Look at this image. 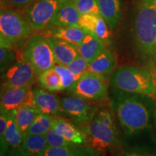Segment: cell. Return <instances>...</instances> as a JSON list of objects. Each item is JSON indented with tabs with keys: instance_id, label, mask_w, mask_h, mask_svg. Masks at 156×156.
Returning a JSON list of instances; mask_svg holds the SVG:
<instances>
[{
	"instance_id": "1",
	"label": "cell",
	"mask_w": 156,
	"mask_h": 156,
	"mask_svg": "<svg viewBox=\"0 0 156 156\" xmlns=\"http://www.w3.org/2000/svg\"><path fill=\"white\" fill-rule=\"evenodd\" d=\"M108 98L120 127L122 145L156 156L153 97L126 92L109 85Z\"/></svg>"
},
{
	"instance_id": "2",
	"label": "cell",
	"mask_w": 156,
	"mask_h": 156,
	"mask_svg": "<svg viewBox=\"0 0 156 156\" xmlns=\"http://www.w3.org/2000/svg\"><path fill=\"white\" fill-rule=\"evenodd\" d=\"M132 37L137 59L153 71L156 69V0H137Z\"/></svg>"
},
{
	"instance_id": "3",
	"label": "cell",
	"mask_w": 156,
	"mask_h": 156,
	"mask_svg": "<svg viewBox=\"0 0 156 156\" xmlns=\"http://www.w3.org/2000/svg\"><path fill=\"white\" fill-rule=\"evenodd\" d=\"M109 85L126 92L153 96L155 90L153 72L147 68L122 66L109 77Z\"/></svg>"
},
{
	"instance_id": "4",
	"label": "cell",
	"mask_w": 156,
	"mask_h": 156,
	"mask_svg": "<svg viewBox=\"0 0 156 156\" xmlns=\"http://www.w3.org/2000/svg\"><path fill=\"white\" fill-rule=\"evenodd\" d=\"M35 30L24 14L13 8H2L0 12V44L9 48L18 47Z\"/></svg>"
},
{
	"instance_id": "5",
	"label": "cell",
	"mask_w": 156,
	"mask_h": 156,
	"mask_svg": "<svg viewBox=\"0 0 156 156\" xmlns=\"http://www.w3.org/2000/svg\"><path fill=\"white\" fill-rule=\"evenodd\" d=\"M83 131L86 134L89 145L100 153L114 151L122 145L120 132L115 122H103L96 114L92 120L83 126Z\"/></svg>"
},
{
	"instance_id": "6",
	"label": "cell",
	"mask_w": 156,
	"mask_h": 156,
	"mask_svg": "<svg viewBox=\"0 0 156 156\" xmlns=\"http://www.w3.org/2000/svg\"><path fill=\"white\" fill-rule=\"evenodd\" d=\"M22 58L32 67L37 77L56 64L47 37L41 35H33L27 40L23 47Z\"/></svg>"
},
{
	"instance_id": "7",
	"label": "cell",
	"mask_w": 156,
	"mask_h": 156,
	"mask_svg": "<svg viewBox=\"0 0 156 156\" xmlns=\"http://www.w3.org/2000/svg\"><path fill=\"white\" fill-rule=\"evenodd\" d=\"M106 80L107 77L86 71L67 90V93L89 102L103 101L108 95Z\"/></svg>"
},
{
	"instance_id": "8",
	"label": "cell",
	"mask_w": 156,
	"mask_h": 156,
	"mask_svg": "<svg viewBox=\"0 0 156 156\" xmlns=\"http://www.w3.org/2000/svg\"><path fill=\"white\" fill-rule=\"evenodd\" d=\"M62 0H36L23 9L33 28L36 31L46 29L55 15Z\"/></svg>"
},
{
	"instance_id": "9",
	"label": "cell",
	"mask_w": 156,
	"mask_h": 156,
	"mask_svg": "<svg viewBox=\"0 0 156 156\" xmlns=\"http://www.w3.org/2000/svg\"><path fill=\"white\" fill-rule=\"evenodd\" d=\"M36 77L32 67L22 58L9 66L3 73L2 87H32Z\"/></svg>"
},
{
	"instance_id": "10",
	"label": "cell",
	"mask_w": 156,
	"mask_h": 156,
	"mask_svg": "<svg viewBox=\"0 0 156 156\" xmlns=\"http://www.w3.org/2000/svg\"><path fill=\"white\" fill-rule=\"evenodd\" d=\"M61 106L62 113L80 124L89 122L96 114L95 108L89 101L75 95L62 97Z\"/></svg>"
},
{
	"instance_id": "11",
	"label": "cell",
	"mask_w": 156,
	"mask_h": 156,
	"mask_svg": "<svg viewBox=\"0 0 156 156\" xmlns=\"http://www.w3.org/2000/svg\"><path fill=\"white\" fill-rule=\"evenodd\" d=\"M25 105L35 106L32 87L14 88L2 87L0 101L1 112L9 114Z\"/></svg>"
},
{
	"instance_id": "12",
	"label": "cell",
	"mask_w": 156,
	"mask_h": 156,
	"mask_svg": "<svg viewBox=\"0 0 156 156\" xmlns=\"http://www.w3.org/2000/svg\"><path fill=\"white\" fill-rule=\"evenodd\" d=\"M32 88L35 106L39 112L52 116L62 114L61 99L41 87L34 86Z\"/></svg>"
},
{
	"instance_id": "13",
	"label": "cell",
	"mask_w": 156,
	"mask_h": 156,
	"mask_svg": "<svg viewBox=\"0 0 156 156\" xmlns=\"http://www.w3.org/2000/svg\"><path fill=\"white\" fill-rule=\"evenodd\" d=\"M80 17L81 14L77 10L73 0H62L47 28L78 25Z\"/></svg>"
},
{
	"instance_id": "14",
	"label": "cell",
	"mask_w": 156,
	"mask_h": 156,
	"mask_svg": "<svg viewBox=\"0 0 156 156\" xmlns=\"http://www.w3.org/2000/svg\"><path fill=\"white\" fill-rule=\"evenodd\" d=\"M47 38L51 46L56 64L68 66L78 56L80 55L76 44L53 36H48Z\"/></svg>"
},
{
	"instance_id": "15",
	"label": "cell",
	"mask_w": 156,
	"mask_h": 156,
	"mask_svg": "<svg viewBox=\"0 0 156 156\" xmlns=\"http://www.w3.org/2000/svg\"><path fill=\"white\" fill-rule=\"evenodd\" d=\"M24 140V134L20 130L15 122L13 113H9L5 134L0 137L1 156H6L12 150L20 148Z\"/></svg>"
},
{
	"instance_id": "16",
	"label": "cell",
	"mask_w": 156,
	"mask_h": 156,
	"mask_svg": "<svg viewBox=\"0 0 156 156\" xmlns=\"http://www.w3.org/2000/svg\"><path fill=\"white\" fill-rule=\"evenodd\" d=\"M51 128L58 135L71 143L77 145H85L87 143V139L85 132L67 120L54 118Z\"/></svg>"
},
{
	"instance_id": "17",
	"label": "cell",
	"mask_w": 156,
	"mask_h": 156,
	"mask_svg": "<svg viewBox=\"0 0 156 156\" xmlns=\"http://www.w3.org/2000/svg\"><path fill=\"white\" fill-rule=\"evenodd\" d=\"M101 16L111 30H114L122 15V0H98Z\"/></svg>"
},
{
	"instance_id": "18",
	"label": "cell",
	"mask_w": 156,
	"mask_h": 156,
	"mask_svg": "<svg viewBox=\"0 0 156 156\" xmlns=\"http://www.w3.org/2000/svg\"><path fill=\"white\" fill-rule=\"evenodd\" d=\"M41 156H101V153L89 145L72 144L61 147L48 146Z\"/></svg>"
},
{
	"instance_id": "19",
	"label": "cell",
	"mask_w": 156,
	"mask_h": 156,
	"mask_svg": "<svg viewBox=\"0 0 156 156\" xmlns=\"http://www.w3.org/2000/svg\"><path fill=\"white\" fill-rule=\"evenodd\" d=\"M77 46L80 55L85 58L88 63L93 62L105 49L104 44L102 41L89 31L83 40Z\"/></svg>"
},
{
	"instance_id": "20",
	"label": "cell",
	"mask_w": 156,
	"mask_h": 156,
	"mask_svg": "<svg viewBox=\"0 0 156 156\" xmlns=\"http://www.w3.org/2000/svg\"><path fill=\"white\" fill-rule=\"evenodd\" d=\"M116 65V56L110 51L105 48L100 55L89 63L87 71L107 77L108 74L112 73Z\"/></svg>"
},
{
	"instance_id": "21",
	"label": "cell",
	"mask_w": 156,
	"mask_h": 156,
	"mask_svg": "<svg viewBox=\"0 0 156 156\" xmlns=\"http://www.w3.org/2000/svg\"><path fill=\"white\" fill-rule=\"evenodd\" d=\"M87 32L88 31L81 28L79 25H76L61 28H51L48 30V34H50L49 36L77 45L83 40Z\"/></svg>"
},
{
	"instance_id": "22",
	"label": "cell",
	"mask_w": 156,
	"mask_h": 156,
	"mask_svg": "<svg viewBox=\"0 0 156 156\" xmlns=\"http://www.w3.org/2000/svg\"><path fill=\"white\" fill-rule=\"evenodd\" d=\"M48 147L45 135L25 134L20 150L27 156H41Z\"/></svg>"
},
{
	"instance_id": "23",
	"label": "cell",
	"mask_w": 156,
	"mask_h": 156,
	"mask_svg": "<svg viewBox=\"0 0 156 156\" xmlns=\"http://www.w3.org/2000/svg\"><path fill=\"white\" fill-rule=\"evenodd\" d=\"M12 113L17 126L25 134L40 112L35 106L25 105L19 107Z\"/></svg>"
},
{
	"instance_id": "24",
	"label": "cell",
	"mask_w": 156,
	"mask_h": 156,
	"mask_svg": "<svg viewBox=\"0 0 156 156\" xmlns=\"http://www.w3.org/2000/svg\"><path fill=\"white\" fill-rule=\"evenodd\" d=\"M40 86L51 92L62 91V82L59 75L54 68L44 71L37 77Z\"/></svg>"
},
{
	"instance_id": "25",
	"label": "cell",
	"mask_w": 156,
	"mask_h": 156,
	"mask_svg": "<svg viewBox=\"0 0 156 156\" xmlns=\"http://www.w3.org/2000/svg\"><path fill=\"white\" fill-rule=\"evenodd\" d=\"M54 118V116L40 112L37 115L36 119L34 120L25 134L45 135L46 132L51 128L52 121Z\"/></svg>"
},
{
	"instance_id": "26",
	"label": "cell",
	"mask_w": 156,
	"mask_h": 156,
	"mask_svg": "<svg viewBox=\"0 0 156 156\" xmlns=\"http://www.w3.org/2000/svg\"><path fill=\"white\" fill-rule=\"evenodd\" d=\"M59 75L62 82V91L67 90L70 86L77 81L80 77L75 75L68 69L67 66L56 64L53 67Z\"/></svg>"
},
{
	"instance_id": "27",
	"label": "cell",
	"mask_w": 156,
	"mask_h": 156,
	"mask_svg": "<svg viewBox=\"0 0 156 156\" xmlns=\"http://www.w3.org/2000/svg\"><path fill=\"white\" fill-rule=\"evenodd\" d=\"M77 10L81 15L93 14L100 15L98 0H73Z\"/></svg>"
},
{
	"instance_id": "28",
	"label": "cell",
	"mask_w": 156,
	"mask_h": 156,
	"mask_svg": "<svg viewBox=\"0 0 156 156\" xmlns=\"http://www.w3.org/2000/svg\"><path fill=\"white\" fill-rule=\"evenodd\" d=\"M15 55L14 49L1 46L0 47V69L4 73L15 61Z\"/></svg>"
},
{
	"instance_id": "29",
	"label": "cell",
	"mask_w": 156,
	"mask_h": 156,
	"mask_svg": "<svg viewBox=\"0 0 156 156\" xmlns=\"http://www.w3.org/2000/svg\"><path fill=\"white\" fill-rule=\"evenodd\" d=\"M101 15L93 14V13L81 15L78 25L85 30L93 34L97 26L98 21V18Z\"/></svg>"
},
{
	"instance_id": "30",
	"label": "cell",
	"mask_w": 156,
	"mask_h": 156,
	"mask_svg": "<svg viewBox=\"0 0 156 156\" xmlns=\"http://www.w3.org/2000/svg\"><path fill=\"white\" fill-rule=\"evenodd\" d=\"M45 136H46L48 145L49 146V147H66V146H69L70 145H72V144H73L67 141V140H64L62 136L58 135L52 128H51L50 129L46 132Z\"/></svg>"
},
{
	"instance_id": "31",
	"label": "cell",
	"mask_w": 156,
	"mask_h": 156,
	"mask_svg": "<svg viewBox=\"0 0 156 156\" xmlns=\"http://www.w3.org/2000/svg\"><path fill=\"white\" fill-rule=\"evenodd\" d=\"M88 64L89 63L87 60L81 55H80L67 67L73 74L78 77H80L82 74L87 71Z\"/></svg>"
},
{
	"instance_id": "32",
	"label": "cell",
	"mask_w": 156,
	"mask_h": 156,
	"mask_svg": "<svg viewBox=\"0 0 156 156\" xmlns=\"http://www.w3.org/2000/svg\"><path fill=\"white\" fill-rule=\"evenodd\" d=\"M108 28H109L106 21L102 17L100 16L98 18V21L97 26L93 34L97 37H98L103 42L106 41L110 37V32H109Z\"/></svg>"
},
{
	"instance_id": "33",
	"label": "cell",
	"mask_w": 156,
	"mask_h": 156,
	"mask_svg": "<svg viewBox=\"0 0 156 156\" xmlns=\"http://www.w3.org/2000/svg\"><path fill=\"white\" fill-rule=\"evenodd\" d=\"M36 0H5L1 3V9L13 8L17 9H23L30 5Z\"/></svg>"
},
{
	"instance_id": "34",
	"label": "cell",
	"mask_w": 156,
	"mask_h": 156,
	"mask_svg": "<svg viewBox=\"0 0 156 156\" xmlns=\"http://www.w3.org/2000/svg\"><path fill=\"white\" fill-rule=\"evenodd\" d=\"M119 156H155L151 153H145V152L135 151V150H129L122 152Z\"/></svg>"
},
{
	"instance_id": "35",
	"label": "cell",
	"mask_w": 156,
	"mask_h": 156,
	"mask_svg": "<svg viewBox=\"0 0 156 156\" xmlns=\"http://www.w3.org/2000/svg\"><path fill=\"white\" fill-rule=\"evenodd\" d=\"M7 156H27L23 153L20 148H17V149L12 150L8 153Z\"/></svg>"
},
{
	"instance_id": "36",
	"label": "cell",
	"mask_w": 156,
	"mask_h": 156,
	"mask_svg": "<svg viewBox=\"0 0 156 156\" xmlns=\"http://www.w3.org/2000/svg\"><path fill=\"white\" fill-rule=\"evenodd\" d=\"M154 77H155V90H154V94L153 97H155V99H156V69L153 70Z\"/></svg>"
},
{
	"instance_id": "37",
	"label": "cell",
	"mask_w": 156,
	"mask_h": 156,
	"mask_svg": "<svg viewBox=\"0 0 156 156\" xmlns=\"http://www.w3.org/2000/svg\"><path fill=\"white\" fill-rule=\"evenodd\" d=\"M154 121H155V129L156 134V99H155V111H154Z\"/></svg>"
},
{
	"instance_id": "38",
	"label": "cell",
	"mask_w": 156,
	"mask_h": 156,
	"mask_svg": "<svg viewBox=\"0 0 156 156\" xmlns=\"http://www.w3.org/2000/svg\"><path fill=\"white\" fill-rule=\"evenodd\" d=\"M155 67H156V61H155Z\"/></svg>"
}]
</instances>
